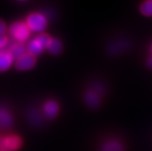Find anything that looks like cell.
Listing matches in <instances>:
<instances>
[{"label":"cell","mask_w":152,"mask_h":151,"mask_svg":"<svg viewBox=\"0 0 152 151\" xmlns=\"http://www.w3.org/2000/svg\"><path fill=\"white\" fill-rule=\"evenodd\" d=\"M26 23L30 31L35 33H42L46 29L48 22L43 14L40 12H33L27 16Z\"/></svg>","instance_id":"obj_2"},{"label":"cell","mask_w":152,"mask_h":151,"mask_svg":"<svg viewBox=\"0 0 152 151\" xmlns=\"http://www.w3.org/2000/svg\"><path fill=\"white\" fill-rule=\"evenodd\" d=\"M43 50H45L44 47L42 46V45L36 38L32 39L29 42L28 46H26L27 53L33 55L34 57L40 55L42 53V51H43Z\"/></svg>","instance_id":"obj_8"},{"label":"cell","mask_w":152,"mask_h":151,"mask_svg":"<svg viewBox=\"0 0 152 151\" xmlns=\"http://www.w3.org/2000/svg\"><path fill=\"white\" fill-rule=\"evenodd\" d=\"M9 43V39L6 36V35H0V50L7 46Z\"/></svg>","instance_id":"obj_15"},{"label":"cell","mask_w":152,"mask_h":151,"mask_svg":"<svg viewBox=\"0 0 152 151\" xmlns=\"http://www.w3.org/2000/svg\"><path fill=\"white\" fill-rule=\"evenodd\" d=\"M148 66L152 69V57L149 58L148 60Z\"/></svg>","instance_id":"obj_17"},{"label":"cell","mask_w":152,"mask_h":151,"mask_svg":"<svg viewBox=\"0 0 152 151\" xmlns=\"http://www.w3.org/2000/svg\"><path fill=\"white\" fill-rule=\"evenodd\" d=\"M6 31V25L2 20L0 19V35H5Z\"/></svg>","instance_id":"obj_16"},{"label":"cell","mask_w":152,"mask_h":151,"mask_svg":"<svg viewBox=\"0 0 152 151\" xmlns=\"http://www.w3.org/2000/svg\"><path fill=\"white\" fill-rule=\"evenodd\" d=\"M36 63H37L36 57L26 53L15 60V66L18 70L26 71L33 69L36 65Z\"/></svg>","instance_id":"obj_4"},{"label":"cell","mask_w":152,"mask_h":151,"mask_svg":"<svg viewBox=\"0 0 152 151\" xmlns=\"http://www.w3.org/2000/svg\"><path fill=\"white\" fill-rule=\"evenodd\" d=\"M140 10L145 16H152V0L143 2L140 7Z\"/></svg>","instance_id":"obj_13"},{"label":"cell","mask_w":152,"mask_h":151,"mask_svg":"<svg viewBox=\"0 0 152 151\" xmlns=\"http://www.w3.org/2000/svg\"><path fill=\"white\" fill-rule=\"evenodd\" d=\"M9 33L15 41L24 43L29 39L31 31L27 26L26 22H15L10 26Z\"/></svg>","instance_id":"obj_1"},{"label":"cell","mask_w":152,"mask_h":151,"mask_svg":"<svg viewBox=\"0 0 152 151\" xmlns=\"http://www.w3.org/2000/svg\"><path fill=\"white\" fill-rule=\"evenodd\" d=\"M84 100L91 108H96L100 104L99 94L94 90H89L84 95Z\"/></svg>","instance_id":"obj_9"},{"label":"cell","mask_w":152,"mask_h":151,"mask_svg":"<svg viewBox=\"0 0 152 151\" xmlns=\"http://www.w3.org/2000/svg\"><path fill=\"white\" fill-rule=\"evenodd\" d=\"M36 39L40 42L41 44L42 45V46L44 47L45 50H46V46L49 44V42H50V39H51V37L48 34H46V33H40V34H39L36 37Z\"/></svg>","instance_id":"obj_14"},{"label":"cell","mask_w":152,"mask_h":151,"mask_svg":"<svg viewBox=\"0 0 152 151\" xmlns=\"http://www.w3.org/2000/svg\"><path fill=\"white\" fill-rule=\"evenodd\" d=\"M43 114L48 119H54L60 111V107L58 103L53 100H49L43 106Z\"/></svg>","instance_id":"obj_5"},{"label":"cell","mask_w":152,"mask_h":151,"mask_svg":"<svg viewBox=\"0 0 152 151\" xmlns=\"http://www.w3.org/2000/svg\"><path fill=\"white\" fill-rule=\"evenodd\" d=\"M7 50L12 55L14 60H16L19 57H21L22 55L26 53V47L25 46L24 43L16 42V41H14L10 46L9 50Z\"/></svg>","instance_id":"obj_6"},{"label":"cell","mask_w":152,"mask_h":151,"mask_svg":"<svg viewBox=\"0 0 152 151\" xmlns=\"http://www.w3.org/2000/svg\"><path fill=\"white\" fill-rule=\"evenodd\" d=\"M13 120L7 110L0 109V127L3 129L10 128L12 125Z\"/></svg>","instance_id":"obj_11"},{"label":"cell","mask_w":152,"mask_h":151,"mask_svg":"<svg viewBox=\"0 0 152 151\" xmlns=\"http://www.w3.org/2000/svg\"><path fill=\"white\" fill-rule=\"evenodd\" d=\"M151 51H152V47H151Z\"/></svg>","instance_id":"obj_18"},{"label":"cell","mask_w":152,"mask_h":151,"mask_svg":"<svg viewBox=\"0 0 152 151\" xmlns=\"http://www.w3.org/2000/svg\"><path fill=\"white\" fill-rule=\"evenodd\" d=\"M22 146V140L15 135H11L0 140V150L2 151H15Z\"/></svg>","instance_id":"obj_3"},{"label":"cell","mask_w":152,"mask_h":151,"mask_svg":"<svg viewBox=\"0 0 152 151\" xmlns=\"http://www.w3.org/2000/svg\"><path fill=\"white\" fill-rule=\"evenodd\" d=\"M14 61L12 55L10 53L6 50H0V71L7 70Z\"/></svg>","instance_id":"obj_7"},{"label":"cell","mask_w":152,"mask_h":151,"mask_svg":"<svg viewBox=\"0 0 152 151\" xmlns=\"http://www.w3.org/2000/svg\"><path fill=\"white\" fill-rule=\"evenodd\" d=\"M100 151H124V146L118 140H110L102 146Z\"/></svg>","instance_id":"obj_12"},{"label":"cell","mask_w":152,"mask_h":151,"mask_svg":"<svg viewBox=\"0 0 152 151\" xmlns=\"http://www.w3.org/2000/svg\"><path fill=\"white\" fill-rule=\"evenodd\" d=\"M0 151H2V150H0Z\"/></svg>","instance_id":"obj_19"},{"label":"cell","mask_w":152,"mask_h":151,"mask_svg":"<svg viewBox=\"0 0 152 151\" xmlns=\"http://www.w3.org/2000/svg\"><path fill=\"white\" fill-rule=\"evenodd\" d=\"M50 54L54 55H57L62 53L63 50V45L58 39L51 38L49 44L47 45L46 49Z\"/></svg>","instance_id":"obj_10"}]
</instances>
